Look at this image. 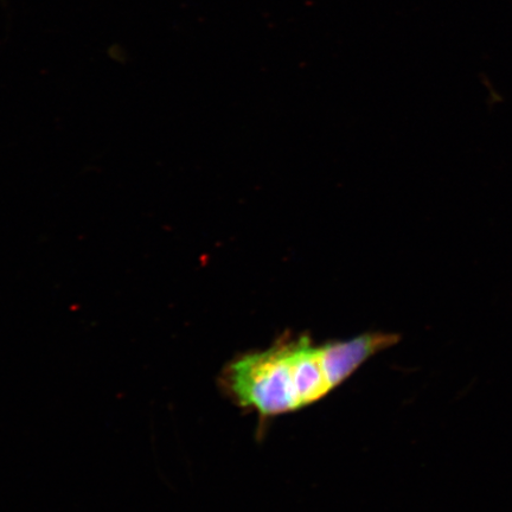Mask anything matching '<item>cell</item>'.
<instances>
[{
	"mask_svg": "<svg viewBox=\"0 0 512 512\" xmlns=\"http://www.w3.org/2000/svg\"><path fill=\"white\" fill-rule=\"evenodd\" d=\"M398 342V335L384 332L324 344L306 335H284L270 348L229 361L219 387L235 406L260 418L298 412L326 398L370 358Z\"/></svg>",
	"mask_w": 512,
	"mask_h": 512,
	"instance_id": "6da1fadb",
	"label": "cell"
}]
</instances>
